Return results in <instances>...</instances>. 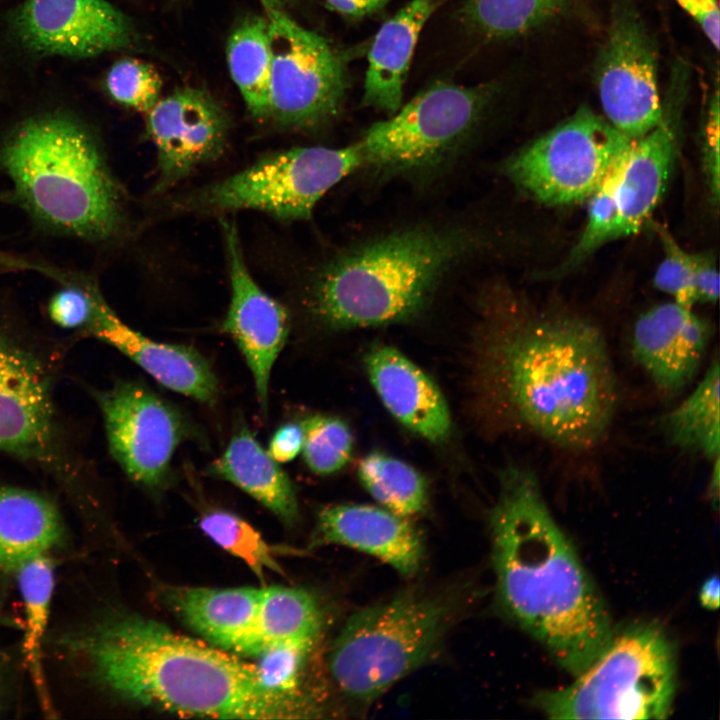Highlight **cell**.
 <instances>
[{"mask_svg":"<svg viewBox=\"0 0 720 720\" xmlns=\"http://www.w3.org/2000/svg\"><path fill=\"white\" fill-rule=\"evenodd\" d=\"M110 451L126 474L150 489L162 487L187 426L183 416L149 388L120 382L98 397Z\"/></svg>","mask_w":720,"mask_h":720,"instance_id":"13","label":"cell"},{"mask_svg":"<svg viewBox=\"0 0 720 720\" xmlns=\"http://www.w3.org/2000/svg\"><path fill=\"white\" fill-rule=\"evenodd\" d=\"M445 0H412L385 22L371 45L364 84V103L395 113L418 36Z\"/></svg>","mask_w":720,"mask_h":720,"instance_id":"24","label":"cell"},{"mask_svg":"<svg viewBox=\"0 0 720 720\" xmlns=\"http://www.w3.org/2000/svg\"><path fill=\"white\" fill-rule=\"evenodd\" d=\"M147 131L157 153L156 192H163L224 150L229 120L206 92L175 90L146 112Z\"/></svg>","mask_w":720,"mask_h":720,"instance_id":"14","label":"cell"},{"mask_svg":"<svg viewBox=\"0 0 720 720\" xmlns=\"http://www.w3.org/2000/svg\"><path fill=\"white\" fill-rule=\"evenodd\" d=\"M208 473L243 490L286 525L298 520L292 482L246 425L238 426L225 451L208 467Z\"/></svg>","mask_w":720,"mask_h":720,"instance_id":"25","label":"cell"},{"mask_svg":"<svg viewBox=\"0 0 720 720\" xmlns=\"http://www.w3.org/2000/svg\"><path fill=\"white\" fill-rule=\"evenodd\" d=\"M489 97L487 87L433 85L366 131L358 142L364 165L389 172L434 165L467 136Z\"/></svg>","mask_w":720,"mask_h":720,"instance_id":"10","label":"cell"},{"mask_svg":"<svg viewBox=\"0 0 720 720\" xmlns=\"http://www.w3.org/2000/svg\"><path fill=\"white\" fill-rule=\"evenodd\" d=\"M697 302L716 303L719 298V274L711 255L690 254Z\"/></svg>","mask_w":720,"mask_h":720,"instance_id":"41","label":"cell"},{"mask_svg":"<svg viewBox=\"0 0 720 720\" xmlns=\"http://www.w3.org/2000/svg\"><path fill=\"white\" fill-rule=\"evenodd\" d=\"M720 367L714 359L695 389L662 418L668 440L710 461L720 454Z\"/></svg>","mask_w":720,"mask_h":720,"instance_id":"27","label":"cell"},{"mask_svg":"<svg viewBox=\"0 0 720 720\" xmlns=\"http://www.w3.org/2000/svg\"><path fill=\"white\" fill-rule=\"evenodd\" d=\"M711 326L675 301L655 305L636 320L635 359L662 392L676 393L694 378L706 354Z\"/></svg>","mask_w":720,"mask_h":720,"instance_id":"18","label":"cell"},{"mask_svg":"<svg viewBox=\"0 0 720 720\" xmlns=\"http://www.w3.org/2000/svg\"><path fill=\"white\" fill-rule=\"evenodd\" d=\"M15 573L26 617L23 647L25 661L42 706L49 710L41 651L54 588L53 565L46 555H41L24 563Z\"/></svg>","mask_w":720,"mask_h":720,"instance_id":"31","label":"cell"},{"mask_svg":"<svg viewBox=\"0 0 720 720\" xmlns=\"http://www.w3.org/2000/svg\"><path fill=\"white\" fill-rule=\"evenodd\" d=\"M657 53L653 39L628 0L613 7L595 67L601 106L608 122L637 139L663 119Z\"/></svg>","mask_w":720,"mask_h":720,"instance_id":"12","label":"cell"},{"mask_svg":"<svg viewBox=\"0 0 720 720\" xmlns=\"http://www.w3.org/2000/svg\"><path fill=\"white\" fill-rule=\"evenodd\" d=\"M363 165L358 143L344 148L294 147L267 154L201 188L183 199V207L212 212L257 210L282 221L305 220L324 194Z\"/></svg>","mask_w":720,"mask_h":720,"instance_id":"8","label":"cell"},{"mask_svg":"<svg viewBox=\"0 0 720 720\" xmlns=\"http://www.w3.org/2000/svg\"><path fill=\"white\" fill-rule=\"evenodd\" d=\"M457 592L407 589L353 613L328 667L342 695L369 704L436 655L462 608Z\"/></svg>","mask_w":720,"mask_h":720,"instance_id":"6","label":"cell"},{"mask_svg":"<svg viewBox=\"0 0 720 720\" xmlns=\"http://www.w3.org/2000/svg\"><path fill=\"white\" fill-rule=\"evenodd\" d=\"M261 588L166 587L163 599L191 629L225 651L253 656Z\"/></svg>","mask_w":720,"mask_h":720,"instance_id":"22","label":"cell"},{"mask_svg":"<svg viewBox=\"0 0 720 720\" xmlns=\"http://www.w3.org/2000/svg\"><path fill=\"white\" fill-rule=\"evenodd\" d=\"M304 442V430L301 423H286L273 434L268 453L278 463L294 459L301 451Z\"/></svg>","mask_w":720,"mask_h":720,"instance_id":"42","label":"cell"},{"mask_svg":"<svg viewBox=\"0 0 720 720\" xmlns=\"http://www.w3.org/2000/svg\"><path fill=\"white\" fill-rule=\"evenodd\" d=\"M267 14L271 70L265 122L296 129L327 122L339 112L347 87L340 56L281 10Z\"/></svg>","mask_w":720,"mask_h":720,"instance_id":"11","label":"cell"},{"mask_svg":"<svg viewBox=\"0 0 720 720\" xmlns=\"http://www.w3.org/2000/svg\"><path fill=\"white\" fill-rule=\"evenodd\" d=\"M301 424L304 430L302 454L313 473L329 475L348 463L354 440L343 420L335 416L313 415Z\"/></svg>","mask_w":720,"mask_h":720,"instance_id":"36","label":"cell"},{"mask_svg":"<svg viewBox=\"0 0 720 720\" xmlns=\"http://www.w3.org/2000/svg\"><path fill=\"white\" fill-rule=\"evenodd\" d=\"M63 533L55 506L33 491L0 487V570L15 573L55 546Z\"/></svg>","mask_w":720,"mask_h":720,"instance_id":"26","label":"cell"},{"mask_svg":"<svg viewBox=\"0 0 720 720\" xmlns=\"http://www.w3.org/2000/svg\"><path fill=\"white\" fill-rule=\"evenodd\" d=\"M364 363L378 397L399 423L432 443L449 437L452 424L446 400L420 367L383 344L371 347Z\"/></svg>","mask_w":720,"mask_h":720,"instance_id":"20","label":"cell"},{"mask_svg":"<svg viewBox=\"0 0 720 720\" xmlns=\"http://www.w3.org/2000/svg\"><path fill=\"white\" fill-rule=\"evenodd\" d=\"M231 300L223 323L252 373L260 407L267 409L273 365L289 332L285 308L255 282L249 272L233 222H223Z\"/></svg>","mask_w":720,"mask_h":720,"instance_id":"17","label":"cell"},{"mask_svg":"<svg viewBox=\"0 0 720 720\" xmlns=\"http://www.w3.org/2000/svg\"><path fill=\"white\" fill-rule=\"evenodd\" d=\"M0 451L48 465L57 459L49 379L33 354L1 334Z\"/></svg>","mask_w":720,"mask_h":720,"instance_id":"15","label":"cell"},{"mask_svg":"<svg viewBox=\"0 0 720 720\" xmlns=\"http://www.w3.org/2000/svg\"><path fill=\"white\" fill-rule=\"evenodd\" d=\"M106 86L115 101L147 112L160 98L162 80L152 65L136 59H123L110 69Z\"/></svg>","mask_w":720,"mask_h":720,"instance_id":"37","label":"cell"},{"mask_svg":"<svg viewBox=\"0 0 720 720\" xmlns=\"http://www.w3.org/2000/svg\"><path fill=\"white\" fill-rule=\"evenodd\" d=\"M675 153L672 122L665 116L627 150L616 189L618 236L639 232L665 191Z\"/></svg>","mask_w":720,"mask_h":720,"instance_id":"23","label":"cell"},{"mask_svg":"<svg viewBox=\"0 0 720 720\" xmlns=\"http://www.w3.org/2000/svg\"><path fill=\"white\" fill-rule=\"evenodd\" d=\"M0 164L31 214L80 238L104 241L124 223V201L93 138L57 115L32 119L0 149Z\"/></svg>","mask_w":720,"mask_h":720,"instance_id":"5","label":"cell"},{"mask_svg":"<svg viewBox=\"0 0 720 720\" xmlns=\"http://www.w3.org/2000/svg\"><path fill=\"white\" fill-rule=\"evenodd\" d=\"M6 670L3 662L0 660V705L2 704V699L5 692V684H6Z\"/></svg>","mask_w":720,"mask_h":720,"instance_id":"48","label":"cell"},{"mask_svg":"<svg viewBox=\"0 0 720 720\" xmlns=\"http://www.w3.org/2000/svg\"><path fill=\"white\" fill-rule=\"evenodd\" d=\"M316 639H292L270 646L256 656L258 662L255 663L266 689L304 705L313 713L317 710L300 693V683Z\"/></svg>","mask_w":720,"mask_h":720,"instance_id":"34","label":"cell"},{"mask_svg":"<svg viewBox=\"0 0 720 720\" xmlns=\"http://www.w3.org/2000/svg\"><path fill=\"white\" fill-rule=\"evenodd\" d=\"M390 0H326L335 10L350 16H364L383 8Z\"/></svg>","mask_w":720,"mask_h":720,"instance_id":"44","label":"cell"},{"mask_svg":"<svg viewBox=\"0 0 720 720\" xmlns=\"http://www.w3.org/2000/svg\"><path fill=\"white\" fill-rule=\"evenodd\" d=\"M564 0H470L466 19L482 33L510 37L543 24L562 7Z\"/></svg>","mask_w":720,"mask_h":720,"instance_id":"33","label":"cell"},{"mask_svg":"<svg viewBox=\"0 0 720 720\" xmlns=\"http://www.w3.org/2000/svg\"><path fill=\"white\" fill-rule=\"evenodd\" d=\"M321 625L320 606L307 590L263 587L257 610L253 656L284 641L318 638Z\"/></svg>","mask_w":720,"mask_h":720,"instance_id":"28","label":"cell"},{"mask_svg":"<svg viewBox=\"0 0 720 720\" xmlns=\"http://www.w3.org/2000/svg\"><path fill=\"white\" fill-rule=\"evenodd\" d=\"M677 686L672 642L656 624H633L610 639L576 680L536 696L552 719H665Z\"/></svg>","mask_w":720,"mask_h":720,"instance_id":"7","label":"cell"},{"mask_svg":"<svg viewBox=\"0 0 720 720\" xmlns=\"http://www.w3.org/2000/svg\"><path fill=\"white\" fill-rule=\"evenodd\" d=\"M626 152L587 199L589 204L586 225L564 263L565 269L584 261L606 242L619 238L616 189Z\"/></svg>","mask_w":720,"mask_h":720,"instance_id":"35","label":"cell"},{"mask_svg":"<svg viewBox=\"0 0 720 720\" xmlns=\"http://www.w3.org/2000/svg\"><path fill=\"white\" fill-rule=\"evenodd\" d=\"M703 160L706 181L713 202L719 199V91L716 87L705 117Z\"/></svg>","mask_w":720,"mask_h":720,"instance_id":"40","label":"cell"},{"mask_svg":"<svg viewBox=\"0 0 720 720\" xmlns=\"http://www.w3.org/2000/svg\"><path fill=\"white\" fill-rule=\"evenodd\" d=\"M490 531L502 608L562 668L578 675L610 639L611 618L534 473H503Z\"/></svg>","mask_w":720,"mask_h":720,"instance_id":"2","label":"cell"},{"mask_svg":"<svg viewBox=\"0 0 720 720\" xmlns=\"http://www.w3.org/2000/svg\"><path fill=\"white\" fill-rule=\"evenodd\" d=\"M15 26L26 46L46 54L93 56L134 40L129 19L105 0H26Z\"/></svg>","mask_w":720,"mask_h":720,"instance_id":"16","label":"cell"},{"mask_svg":"<svg viewBox=\"0 0 720 720\" xmlns=\"http://www.w3.org/2000/svg\"><path fill=\"white\" fill-rule=\"evenodd\" d=\"M713 464L714 465H713V469H712V475H711V479H710V483H709V492H710V497L712 499V502L715 499L716 503H717L718 496H719V479H720L719 478V473H720L719 458H716L713 461Z\"/></svg>","mask_w":720,"mask_h":720,"instance_id":"46","label":"cell"},{"mask_svg":"<svg viewBox=\"0 0 720 720\" xmlns=\"http://www.w3.org/2000/svg\"><path fill=\"white\" fill-rule=\"evenodd\" d=\"M471 232L420 226L381 235L331 261L317 278L312 307L334 328L410 320L475 246Z\"/></svg>","mask_w":720,"mask_h":720,"instance_id":"4","label":"cell"},{"mask_svg":"<svg viewBox=\"0 0 720 720\" xmlns=\"http://www.w3.org/2000/svg\"><path fill=\"white\" fill-rule=\"evenodd\" d=\"M101 298L77 287H64L51 298L48 312L59 326L68 329L89 327Z\"/></svg>","mask_w":720,"mask_h":720,"instance_id":"39","label":"cell"},{"mask_svg":"<svg viewBox=\"0 0 720 720\" xmlns=\"http://www.w3.org/2000/svg\"><path fill=\"white\" fill-rule=\"evenodd\" d=\"M227 61L249 112L265 122L271 70L267 19L248 18L234 30L227 44Z\"/></svg>","mask_w":720,"mask_h":720,"instance_id":"29","label":"cell"},{"mask_svg":"<svg viewBox=\"0 0 720 720\" xmlns=\"http://www.w3.org/2000/svg\"><path fill=\"white\" fill-rule=\"evenodd\" d=\"M362 486L385 509L402 517L422 513L428 503L427 486L422 475L406 462L374 451L357 466Z\"/></svg>","mask_w":720,"mask_h":720,"instance_id":"30","label":"cell"},{"mask_svg":"<svg viewBox=\"0 0 720 720\" xmlns=\"http://www.w3.org/2000/svg\"><path fill=\"white\" fill-rule=\"evenodd\" d=\"M310 544L351 547L388 563L407 577L419 570L424 555L422 539L405 517L364 504L321 510Z\"/></svg>","mask_w":720,"mask_h":720,"instance_id":"19","label":"cell"},{"mask_svg":"<svg viewBox=\"0 0 720 720\" xmlns=\"http://www.w3.org/2000/svg\"><path fill=\"white\" fill-rule=\"evenodd\" d=\"M267 12L281 10L282 0H259Z\"/></svg>","mask_w":720,"mask_h":720,"instance_id":"47","label":"cell"},{"mask_svg":"<svg viewBox=\"0 0 720 720\" xmlns=\"http://www.w3.org/2000/svg\"><path fill=\"white\" fill-rule=\"evenodd\" d=\"M701 27L702 31L714 46L719 49V6L717 0H676Z\"/></svg>","mask_w":720,"mask_h":720,"instance_id":"43","label":"cell"},{"mask_svg":"<svg viewBox=\"0 0 720 720\" xmlns=\"http://www.w3.org/2000/svg\"><path fill=\"white\" fill-rule=\"evenodd\" d=\"M474 359L480 396L505 424L573 451L606 436L616 375L605 338L591 322L517 315L479 337Z\"/></svg>","mask_w":720,"mask_h":720,"instance_id":"1","label":"cell"},{"mask_svg":"<svg viewBox=\"0 0 720 720\" xmlns=\"http://www.w3.org/2000/svg\"><path fill=\"white\" fill-rule=\"evenodd\" d=\"M719 578L717 575L709 577L701 586L699 599L703 607L717 609L719 607Z\"/></svg>","mask_w":720,"mask_h":720,"instance_id":"45","label":"cell"},{"mask_svg":"<svg viewBox=\"0 0 720 720\" xmlns=\"http://www.w3.org/2000/svg\"><path fill=\"white\" fill-rule=\"evenodd\" d=\"M664 257L656 269L655 287L673 301L692 308L697 303L689 253L684 251L664 227L657 230Z\"/></svg>","mask_w":720,"mask_h":720,"instance_id":"38","label":"cell"},{"mask_svg":"<svg viewBox=\"0 0 720 720\" xmlns=\"http://www.w3.org/2000/svg\"><path fill=\"white\" fill-rule=\"evenodd\" d=\"M633 140L606 118L581 107L513 155L505 171L544 204L578 203L591 196Z\"/></svg>","mask_w":720,"mask_h":720,"instance_id":"9","label":"cell"},{"mask_svg":"<svg viewBox=\"0 0 720 720\" xmlns=\"http://www.w3.org/2000/svg\"><path fill=\"white\" fill-rule=\"evenodd\" d=\"M202 532L226 552L242 560L260 578L266 570L280 573L277 551L246 520L230 511L213 509L199 521Z\"/></svg>","mask_w":720,"mask_h":720,"instance_id":"32","label":"cell"},{"mask_svg":"<svg viewBox=\"0 0 720 720\" xmlns=\"http://www.w3.org/2000/svg\"><path fill=\"white\" fill-rule=\"evenodd\" d=\"M92 333L134 361L164 387L213 405L219 388L207 359L190 346L152 340L123 323L101 299Z\"/></svg>","mask_w":720,"mask_h":720,"instance_id":"21","label":"cell"},{"mask_svg":"<svg viewBox=\"0 0 720 720\" xmlns=\"http://www.w3.org/2000/svg\"><path fill=\"white\" fill-rule=\"evenodd\" d=\"M103 687L126 700L183 716L313 717L261 683L256 665L141 616L105 619L69 639Z\"/></svg>","mask_w":720,"mask_h":720,"instance_id":"3","label":"cell"}]
</instances>
